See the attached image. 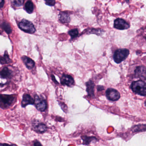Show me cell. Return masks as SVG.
I'll list each match as a JSON object with an SVG mask.
<instances>
[{
    "mask_svg": "<svg viewBox=\"0 0 146 146\" xmlns=\"http://www.w3.org/2000/svg\"><path fill=\"white\" fill-rule=\"evenodd\" d=\"M131 87L135 93L141 96H146V79L133 82Z\"/></svg>",
    "mask_w": 146,
    "mask_h": 146,
    "instance_id": "cell-1",
    "label": "cell"
},
{
    "mask_svg": "<svg viewBox=\"0 0 146 146\" xmlns=\"http://www.w3.org/2000/svg\"><path fill=\"white\" fill-rule=\"evenodd\" d=\"M129 54V50L127 49H119L114 53L113 59L116 63L119 64L126 60Z\"/></svg>",
    "mask_w": 146,
    "mask_h": 146,
    "instance_id": "cell-2",
    "label": "cell"
},
{
    "mask_svg": "<svg viewBox=\"0 0 146 146\" xmlns=\"http://www.w3.org/2000/svg\"><path fill=\"white\" fill-rule=\"evenodd\" d=\"M16 98L13 95L1 94V107L2 109L8 108L13 104L15 101Z\"/></svg>",
    "mask_w": 146,
    "mask_h": 146,
    "instance_id": "cell-3",
    "label": "cell"
},
{
    "mask_svg": "<svg viewBox=\"0 0 146 146\" xmlns=\"http://www.w3.org/2000/svg\"><path fill=\"white\" fill-rule=\"evenodd\" d=\"M19 27L23 31L30 34H33L36 31V29L33 23L27 20H22L19 23Z\"/></svg>",
    "mask_w": 146,
    "mask_h": 146,
    "instance_id": "cell-4",
    "label": "cell"
},
{
    "mask_svg": "<svg viewBox=\"0 0 146 146\" xmlns=\"http://www.w3.org/2000/svg\"><path fill=\"white\" fill-rule=\"evenodd\" d=\"M34 105L38 110L43 111L46 110L47 103L45 100L43 98H40L38 95H36L34 98Z\"/></svg>",
    "mask_w": 146,
    "mask_h": 146,
    "instance_id": "cell-5",
    "label": "cell"
},
{
    "mask_svg": "<svg viewBox=\"0 0 146 146\" xmlns=\"http://www.w3.org/2000/svg\"><path fill=\"white\" fill-rule=\"evenodd\" d=\"M106 96L108 99L113 101H116L121 98L120 93L114 88H109L106 91Z\"/></svg>",
    "mask_w": 146,
    "mask_h": 146,
    "instance_id": "cell-6",
    "label": "cell"
},
{
    "mask_svg": "<svg viewBox=\"0 0 146 146\" xmlns=\"http://www.w3.org/2000/svg\"><path fill=\"white\" fill-rule=\"evenodd\" d=\"M114 27L119 30H125L129 29L130 25L123 19L118 18L114 21Z\"/></svg>",
    "mask_w": 146,
    "mask_h": 146,
    "instance_id": "cell-7",
    "label": "cell"
},
{
    "mask_svg": "<svg viewBox=\"0 0 146 146\" xmlns=\"http://www.w3.org/2000/svg\"><path fill=\"white\" fill-rule=\"evenodd\" d=\"M62 85L71 87L74 83V80L71 76L69 75L63 74L61 79Z\"/></svg>",
    "mask_w": 146,
    "mask_h": 146,
    "instance_id": "cell-8",
    "label": "cell"
},
{
    "mask_svg": "<svg viewBox=\"0 0 146 146\" xmlns=\"http://www.w3.org/2000/svg\"><path fill=\"white\" fill-rule=\"evenodd\" d=\"M35 100L29 94H25L23 95L21 105L22 107H25L28 105L34 104Z\"/></svg>",
    "mask_w": 146,
    "mask_h": 146,
    "instance_id": "cell-9",
    "label": "cell"
},
{
    "mask_svg": "<svg viewBox=\"0 0 146 146\" xmlns=\"http://www.w3.org/2000/svg\"><path fill=\"white\" fill-rule=\"evenodd\" d=\"M33 129L35 132L39 133H43L46 132L47 127L45 124L41 123H38L33 125Z\"/></svg>",
    "mask_w": 146,
    "mask_h": 146,
    "instance_id": "cell-10",
    "label": "cell"
},
{
    "mask_svg": "<svg viewBox=\"0 0 146 146\" xmlns=\"http://www.w3.org/2000/svg\"><path fill=\"white\" fill-rule=\"evenodd\" d=\"M21 60L23 61L27 68L29 70L32 69L35 66V62L27 56H24L21 57Z\"/></svg>",
    "mask_w": 146,
    "mask_h": 146,
    "instance_id": "cell-11",
    "label": "cell"
},
{
    "mask_svg": "<svg viewBox=\"0 0 146 146\" xmlns=\"http://www.w3.org/2000/svg\"><path fill=\"white\" fill-rule=\"evenodd\" d=\"M87 86L86 91L88 94V96L91 97H94V84L91 80H89L86 83Z\"/></svg>",
    "mask_w": 146,
    "mask_h": 146,
    "instance_id": "cell-12",
    "label": "cell"
},
{
    "mask_svg": "<svg viewBox=\"0 0 146 146\" xmlns=\"http://www.w3.org/2000/svg\"><path fill=\"white\" fill-rule=\"evenodd\" d=\"M13 76V72L8 68L5 67L1 72V76L3 79H10Z\"/></svg>",
    "mask_w": 146,
    "mask_h": 146,
    "instance_id": "cell-13",
    "label": "cell"
},
{
    "mask_svg": "<svg viewBox=\"0 0 146 146\" xmlns=\"http://www.w3.org/2000/svg\"><path fill=\"white\" fill-rule=\"evenodd\" d=\"M59 21L62 23H67L70 22V19L68 14L65 12H61L59 15Z\"/></svg>",
    "mask_w": 146,
    "mask_h": 146,
    "instance_id": "cell-14",
    "label": "cell"
},
{
    "mask_svg": "<svg viewBox=\"0 0 146 146\" xmlns=\"http://www.w3.org/2000/svg\"><path fill=\"white\" fill-rule=\"evenodd\" d=\"M82 140H83V144L85 145H89L91 142L93 141H97L98 140L95 137H89L87 136H83L81 137Z\"/></svg>",
    "mask_w": 146,
    "mask_h": 146,
    "instance_id": "cell-15",
    "label": "cell"
},
{
    "mask_svg": "<svg viewBox=\"0 0 146 146\" xmlns=\"http://www.w3.org/2000/svg\"><path fill=\"white\" fill-rule=\"evenodd\" d=\"M25 9L28 13H32L33 12L34 7L33 3L31 1H28L25 4Z\"/></svg>",
    "mask_w": 146,
    "mask_h": 146,
    "instance_id": "cell-16",
    "label": "cell"
},
{
    "mask_svg": "<svg viewBox=\"0 0 146 146\" xmlns=\"http://www.w3.org/2000/svg\"><path fill=\"white\" fill-rule=\"evenodd\" d=\"M11 62V59L9 58L7 51H5L3 56L1 57V64H8Z\"/></svg>",
    "mask_w": 146,
    "mask_h": 146,
    "instance_id": "cell-17",
    "label": "cell"
},
{
    "mask_svg": "<svg viewBox=\"0 0 146 146\" xmlns=\"http://www.w3.org/2000/svg\"><path fill=\"white\" fill-rule=\"evenodd\" d=\"M133 132H140L146 131V125L145 124H139L135 126L132 129Z\"/></svg>",
    "mask_w": 146,
    "mask_h": 146,
    "instance_id": "cell-18",
    "label": "cell"
},
{
    "mask_svg": "<svg viewBox=\"0 0 146 146\" xmlns=\"http://www.w3.org/2000/svg\"><path fill=\"white\" fill-rule=\"evenodd\" d=\"M2 27L3 30H4L7 34H10V33H12V30L11 26H10L9 24L7 23V22H3L2 25Z\"/></svg>",
    "mask_w": 146,
    "mask_h": 146,
    "instance_id": "cell-19",
    "label": "cell"
},
{
    "mask_svg": "<svg viewBox=\"0 0 146 146\" xmlns=\"http://www.w3.org/2000/svg\"><path fill=\"white\" fill-rule=\"evenodd\" d=\"M25 0H11V3L13 6L20 7L23 4Z\"/></svg>",
    "mask_w": 146,
    "mask_h": 146,
    "instance_id": "cell-20",
    "label": "cell"
},
{
    "mask_svg": "<svg viewBox=\"0 0 146 146\" xmlns=\"http://www.w3.org/2000/svg\"><path fill=\"white\" fill-rule=\"evenodd\" d=\"M68 33L71 36V38L73 39V38H75L78 36L79 31L77 29H74L69 31Z\"/></svg>",
    "mask_w": 146,
    "mask_h": 146,
    "instance_id": "cell-21",
    "label": "cell"
},
{
    "mask_svg": "<svg viewBox=\"0 0 146 146\" xmlns=\"http://www.w3.org/2000/svg\"><path fill=\"white\" fill-rule=\"evenodd\" d=\"M45 3L50 6H53L55 4V0H44Z\"/></svg>",
    "mask_w": 146,
    "mask_h": 146,
    "instance_id": "cell-22",
    "label": "cell"
},
{
    "mask_svg": "<svg viewBox=\"0 0 146 146\" xmlns=\"http://www.w3.org/2000/svg\"><path fill=\"white\" fill-rule=\"evenodd\" d=\"M60 105L61 106L62 109L63 110V111L64 112H67V106L64 104H63V103H61V104H60Z\"/></svg>",
    "mask_w": 146,
    "mask_h": 146,
    "instance_id": "cell-23",
    "label": "cell"
},
{
    "mask_svg": "<svg viewBox=\"0 0 146 146\" xmlns=\"http://www.w3.org/2000/svg\"><path fill=\"white\" fill-rule=\"evenodd\" d=\"M0 146H18L16 145H15V144H11V145H9V144H6V143H1Z\"/></svg>",
    "mask_w": 146,
    "mask_h": 146,
    "instance_id": "cell-24",
    "label": "cell"
},
{
    "mask_svg": "<svg viewBox=\"0 0 146 146\" xmlns=\"http://www.w3.org/2000/svg\"><path fill=\"white\" fill-rule=\"evenodd\" d=\"M34 146H43L42 144L38 141H35L34 143Z\"/></svg>",
    "mask_w": 146,
    "mask_h": 146,
    "instance_id": "cell-25",
    "label": "cell"
},
{
    "mask_svg": "<svg viewBox=\"0 0 146 146\" xmlns=\"http://www.w3.org/2000/svg\"><path fill=\"white\" fill-rule=\"evenodd\" d=\"M97 89L98 91H102V90L104 89V87L103 86H98L97 88Z\"/></svg>",
    "mask_w": 146,
    "mask_h": 146,
    "instance_id": "cell-26",
    "label": "cell"
},
{
    "mask_svg": "<svg viewBox=\"0 0 146 146\" xmlns=\"http://www.w3.org/2000/svg\"><path fill=\"white\" fill-rule=\"evenodd\" d=\"M51 79H52V80L55 83H56V84H58V82L56 80L55 78V76L53 75H51Z\"/></svg>",
    "mask_w": 146,
    "mask_h": 146,
    "instance_id": "cell-27",
    "label": "cell"
},
{
    "mask_svg": "<svg viewBox=\"0 0 146 146\" xmlns=\"http://www.w3.org/2000/svg\"><path fill=\"white\" fill-rule=\"evenodd\" d=\"M0 7L1 8L3 7L4 4V0H0Z\"/></svg>",
    "mask_w": 146,
    "mask_h": 146,
    "instance_id": "cell-28",
    "label": "cell"
},
{
    "mask_svg": "<svg viewBox=\"0 0 146 146\" xmlns=\"http://www.w3.org/2000/svg\"><path fill=\"white\" fill-rule=\"evenodd\" d=\"M126 1H127V3H129V0H126Z\"/></svg>",
    "mask_w": 146,
    "mask_h": 146,
    "instance_id": "cell-29",
    "label": "cell"
},
{
    "mask_svg": "<svg viewBox=\"0 0 146 146\" xmlns=\"http://www.w3.org/2000/svg\"><path fill=\"white\" fill-rule=\"evenodd\" d=\"M145 106H146V101L145 102Z\"/></svg>",
    "mask_w": 146,
    "mask_h": 146,
    "instance_id": "cell-30",
    "label": "cell"
},
{
    "mask_svg": "<svg viewBox=\"0 0 146 146\" xmlns=\"http://www.w3.org/2000/svg\"></svg>",
    "mask_w": 146,
    "mask_h": 146,
    "instance_id": "cell-31",
    "label": "cell"
}]
</instances>
